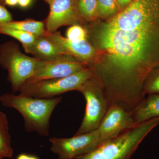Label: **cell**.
Instances as JSON below:
<instances>
[{
	"mask_svg": "<svg viewBox=\"0 0 159 159\" xmlns=\"http://www.w3.org/2000/svg\"><path fill=\"white\" fill-rule=\"evenodd\" d=\"M97 40L100 48L108 53L104 70L119 83L143 85L159 69V13L132 30L102 28Z\"/></svg>",
	"mask_w": 159,
	"mask_h": 159,
	"instance_id": "6da1fadb",
	"label": "cell"
},
{
	"mask_svg": "<svg viewBox=\"0 0 159 159\" xmlns=\"http://www.w3.org/2000/svg\"><path fill=\"white\" fill-rule=\"evenodd\" d=\"M62 99L60 97L39 99L20 93H6L1 96L0 101L4 107L15 109L22 116L26 132L48 136L51 115Z\"/></svg>",
	"mask_w": 159,
	"mask_h": 159,
	"instance_id": "7a4b0ae2",
	"label": "cell"
},
{
	"mask_svg": "<svg viewBox=\"0 0 159 159\" xmlns=\"http://www.w3.org/2000/svg\"><path fill=\"white\" fill-rule=\"evenodd\" d=\"M159 124L157 117L135 124L89 153L73 159H129L145 137Z\"/></svg>",
	"mask_w": 159,
	"mask_h": 159,
	"instance_id": "3957f363",
	"label": "cell"
},
{
	"mask_svg": "<svg viewBox=\"0 0 159 159\" xmlns=\"http://www.w3.org/2000/svg\"><path fill=\"white\" fill-rule=\"evenodd\" d=\"M93 74L89 68L63 78L42 80H27L20 88V94L39 99L54 98L69 91L78 90Z\"/></svg>",
	"mask_w": 159,
	"mask_h": 159,
	"instance_id": "277c9868",
	"label": "cell"
},
{
	"mask_svg": "<svg viewBox=\"0 0 159 159\" xmlns=\"http://www.w3.org/2000/svg\"><path fill=\"white\" fill-rule=\"evenodd\" d=\"M38 61L23 53L13 41L0 45V64L8 71L12 93L19 92L23 84L32 77Z\"/></svg>",
	"mask_w": 159,
	"mask_h": 159,
	"instance_id": "5b68a950",
	"label": "cell"
},
{
	"mask_svg": "<svg viewBox=\"0 0 159 159\" xmlns=\"http://www.w3.org/2000/svg\"><path fill=\"white\" fill-rule=\"evenodd\" d=\"M97 81L93 73L78 90L85 98L86 105L82 122L74 135L97 129L109 107L106 93Z\"/></svg>",
	"mask_w": 159,
	"mask_h": 159,
	"instance_id": "8992f818",
	"label": "cell"
},
{
	"mask_svg": "<svg viewBox=\"0 0 159 159\" xmlns=\"http://www.w3.org/2000/svg\"><path fill=\"white\" fill-rule=\"evenodd\" d=\"M51 150L58 156L57 159H73L89 153L100 144L98 129L69 138H51Z\"/></svg>",
	"mask_w": 159,
	"mask_h": 159,
	"instance_id": "52a82bcc",
	"label": "cell"
},
{
	"mask_svg": "<svg viewBox=\"0 0 159 159\" xmlns=\"http://www.w3.org/2000/svg\"><path fill=\"white\" fill-rule=\"evenodd\" d=\"M86 67L85 64L78 61L69 54H64L49 61L38 60L34 74L29 80H36L63 78Z\"/></svg>",
	"mask_w": 159,
	"mask_h": 159,
	"instance_id": "ba28073f",
	"label": "cell"
},
{
	"mask_svg": "<svg viewBox=\"0 0 159 159\" xmlns=\"http://www.w3.org/2000/svg\"><path fill=\"white\" fill-rule=\"evenodd\" d=\"M134 125L130 113L119 106L111 105L97 129L100 143L112 139Z\"/></svg>",
	"mask_w": 159,
	"mask_h": 159,
	"instance_id": "9c48e42d",
	"label": "cell"
},
{
	"mask_svg": "<svg viewBox=\"0 0 159 159\" xmlns=\"http://www.w3.org/2000/svg\"><path fill=\"white\" fill-rule=\"evenodd\" d=\"M45 22L46 32L53 33L62 26L77 25L78 14L75 0H52Z\"/></svg>",
	"mask_w": 159,
	"mask_h": 159,
	"instance_id": "30bf717a",
	"label": "cell"
},
{
	"mask_svg": "<svg viewBox=\"0 0 159 159\" xmlns=\"http://www.w3.org/2000/svg\"><path fill=\"white\" fill-rule=\"evenodd\" d=\"M45 35L62 49L66 54L73 56L85 64L90 61L96 54L95 49L87 40H71L63 36L61 32L57 31L53 33L46 32Z\"/></svg>",
	"mask_w": 159,
	"mask_h": 159,
	"instance_id": "8fae6325",
	"label": "cell"
},
{
	"mask_svg": "<svg viewBox=\"0 0 159 159\" xmlns=\"http://www.w3.org/2000/svg\"><path fill=\"white\" fill-rule=\"evenodd\" d=\"M26 53L32 54L36 59L49 61L66 54L64 51L52 42L45 35L39 36Z\"/></svg>",
	"mask_w": 159,
	"mask_h": 159,
	"instance_id": "7c38bea8",
	"label": "cell"
},
{
	"mask_svg": "<svg viewBox=\"0 0 159 159\" xmlns=\"http://www.w3.org/2000/svg\"><path fill=\"white\" fill-rule=\"evenodd\" d=\"M131 114L135 125L159 117V93L148 94Z\"/></svg>",
	"mask_w": 159,
	"mask_h": 159,
	"instance_id": "4fadbf2b",
	"label": "cell"
},
{
	"mask_svg": "<svg viewBox=\"0 0 159 159\" xmlns=\"http://www.w3.org/2000/svg\"><path fill=\"white\" fill-rule=\"evenodd\" d=\"M13 154L8 119L6 114L0 111V159L11 158Z\"/></svg>",
	"mask_w": 159,
	"mask_h": 159,
	"instance_id": "5bb4252c",
	"label": "cell"
},
{
	"mask_svg": "<svg viewBox=\"0 0 159 159\" xmlns=\"http://www.w3.org/2000/svg\"><path fill=\"white\" fill-rule=\"evenodd\" d=\"M0 26H5L19 29L34 34L37 37L44 35L47 32L44 22L39 21L32 19H27L19 21H12Z\"/></svg>",
	"mask_w": 159,
	"mask_h": 159,
	"instance_id": "9a60e30c",
	"label": "cell"
},
{
	"mask_svg": "<svg viewBox=\"0 0 159 159\" xmlns=\"http://www.w3.org/2000/svg\"><path fill=\"white\" fill-rule=\"evenodd\" d=\"M0 34L9 35L21 43L26 52L33 45L37 36L19 29L0 26Z\"/></svg>",
	"mask_w": 159,
	"mask_h": 159,
	"instance_id": "2e32d148",
	"label": "cell"
},
{
	"mask_svg": "<svg viewBox=\"0 0 159 159\" xmlns=\"http://www.w3.org/2000/svg\"><path fill=\"white\" fill-rule=\"evenodd\" d=\"M80 16L88 21L97 15V0H75Z\"/></svg>",
	"mask_w": 159,
	"mask_h": 159,
	"instance_id": "e0dca14e",
	"label": "cell"
},
{
	"mask_svg": "<svg viewBox=\"0 0 159 159\" xmlns=\"http://www.w3.org/2000/svg\"><path fill=\"white\" fill-rule=\"evenodd\" d=\"M118 9L114 0H97V15L108 17L116 14Z\"/></svg>",
	"mask_w": 159,
	"mask_h": 159,
	"instance_id": "ac0fdd59",
	"label": "cell"
},
{
	"mask_svg": "<svg viewBox=\"0 0 159 159\" xmlns=\"http://www.w3.org/2000/svg\"><path fill=\"white\" fill-rule=\"evenodd\" d=\"M143 93L145 96L159 93V69L153 71L148 76L144 85Z\"/></svg>",
	"mask_w": 159,
	"mask_h": 159,
	"instance_id": "d6986e66",
	"label": "cell"
},
{
	"mask_svg": "<svg viewBox=\"0 0 159 159\" xmlns=\"http://www.w3.org/2000/svg\"><path fill=\"white\" fill-rule=\"evenodd\" d=\"M67 38L74 41L85 40L87 38L85 29L78 25H74L69 28L66 31Z\"/></svg>",
	"mask_w": 159,
	"mask_h": 159,
	"instance_id": "ffe728a7",
	"label": "cell"
},
{
	"mask_svg": "<svg viewBox=\"0 0 159 159\" xmlns=\"http://www.w3.org/2000/svg\"><path fill=\"white\" fill-rule=\"evenodd\" d=\"M12 21L13 20L11 13L4 6L0 5V25Z\"/></svg>",
	"mask_w": 159,
	"mask_h": 159,
	"instance_id": "44dd1931",
	"label": "cell"
},
{
	"mask_svg": "<svg viewBox=\"0 0 159 159\" xmlns=\"http://www.w3.org/2000/svg\"><path fill=\"white\" fill-rule=\"evenodd\" d=\"M118 10L125 9L133 0H114Z\"/></svg>",
	"mask_w": 159,
	"mask_h": 159,
	"instance_id": "7402d4cb",
	"label": "cell"
},
{
	"mask_svg": "<svg viewBox=\"0 0 159 159\" xmlns=\"http://www.w3.org/2000/svg\"><path fill=\"white\" fill-rule=\"evenodd\" d=\"M16 159H40L38 157L33 155L27 153H21L19 155Z\"/></svg>",
	"mask_w": 159,
	"mask_h": 159,
	"instance_id": "603a6c76",
	"label": "cell"
},
{
	"mask_svg": "<svg viewBox=\"0 0 159 159\" xmlns=\"http://www.w3.org/2000/svg\"><path fill=\"white\" fill-rule=\"evenodd\" d=\"M32 1V0H18V5L21 8H26L31 5Z\"/></svg>",
	"mask_w": 159,
	"mask_h": 159,
	"instance_id": "cb8c5ba5",
	"label": "cell"
},
{
	"mask_svg": "<svg viewBox=\"0 0 159 159\" xmlns=\"http://www.w3.org/2000/svg\"><path fill=\"white\" fill-rule=\"evenodd\" d=\"M5 4L10 6H17L18 4V0H4Z\"/></svg>",
	"mask_w": 159,
	"mask_h": 159,
	"instance_id": "d4e9b609",
	"label": "cell"
},
{
	"mask_svg": "<svg viewBox=\"0 0 159 159\" xmlns=\"http://www.w3.org/2000/svg\"><path fill=\"white\" fill-rule=\"evenodd\" d=\"M51 1H52V0H48V3L49 5L51 3Z\"/></svg>",
	"mask_w": 159,
	"mask_h": 159,
	"instance_id": "484cf974",
	"label": "cell"
},
{
	"mask_svg": "<svg viewBox=\"0 0 159 159\" xmlns=\"http://www.w3.org/2000/svg\"><path fill=\"white\" fill-rule=\"evenodd\" d=\"M45 1L46 2H47V3H48V0H45Z\"/></svg>",
	"mask_w": 159,
	"mask_h": 159,
	"instance_id": "4316f807",
	"label": "cell"
},
{
	"mask_svg": "<svg viewBox=\"0 0 159 159\" xmlns=\"http://www.w3.org/2000/svg\"><path fill=\"white\" fill-rule=\"evenodd\" d=\"M0 1H1V0H0Z\"/></svg>",
	"mask_w": 159,
	"mask_h": 159,
	"instance_id": "83f0119b",
	"label": "cell"
}]
</instances>
